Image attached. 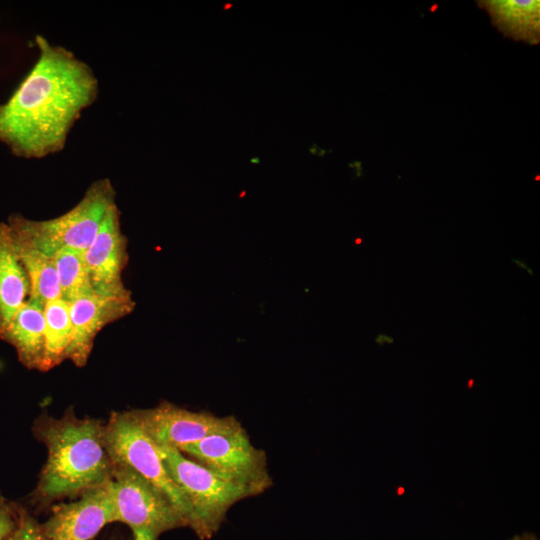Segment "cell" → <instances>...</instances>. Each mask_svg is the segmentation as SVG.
Wrapping results in <instances>:
<instances>
[{"label":"cell","instance_id":"1","mask_svg":"<svg viewBox=\"0 0 540 540\" xmlns=\"http://www.w3.org/2000/svg\"><path fill=\"white\" fill-rule=\"evenodd\" d=\"M39 56L12 96L0 105V141L18 157L60 152L81 113L97 98L91 67L70 50L37 35Z\"/></svg>","mask_w":540,"mask_h":540},{"label":"cell","instance_id":"2","mask_svg":"<svg viewBox=\"0 0 540 540\" xmlns=\"http://www.w3.org/2000/svg\"><path fill=\"white\" fill-rule=\"evenodd\" d=\"M35 435L48 449L38 494L60 499L106 485L114 463L107 450L105 426L91 419L66 414L61 419L42 417Z\"/></svg>","mask_w":540,"mask_h":540},{"label":"cell","instance_id":"3","mask_svg":"<svg viewBox=\"0 0 540 540\" xmlns=\"http://www.w3.org/2000/svg\"><path fill=\"white\" fill-rule=\"evenodd\" d=\"M116 191L109 179L94 181L81 200L67 212L52 219L32 220L12 214L10 228L42 252L53 256L61 249L84 252L94 240Z\"/></svg>","mask_w":540,"mask_h":540},{"label":"cell","instance_id":"4","mask_svg":"<svg viewBox=\"0 0 540 540\" xmlns=\"http://www.w3.org/2000/svg\"><path fill=\"white\" fill-rule=\"evenodd\" d=\"M158 448L170 477L190 508L189 528L202 540L211 538L221 527L228 510L240 500L250 497L249 492L186 458L176 448Z\"/></svg>","mask_w":540,"mask_h":540},{"label":"cell","instance_id":"5","mask_svg":"<svg viewBox=\"0 0 540 540\" xmlns=\"http://www.w3.org/2000/svg\"><path fill=\"white\" fill-rule=\"evenodd\" d=\"M108 488L116 521L128 525L135 540H157L166 531L187 527L173 503L127 465L114 463Z\"/></svg>","mask_w":540,"mask_h":540},{"label":"cell","instance_id":"6","mask_svg":"<svg viewBox=\"0 0 540 540\" xmlns=\"http://www.w3.org/2000/svg\"><path fill=\"white\" fill-rule=\"evenodd\" d=\"M105 441L113 463L124 464L161 491L190 525L188 503L170 477L157 444L131 412L113 413L105 426Z\"/></svg>","mask_w":540,"mask_h":540},{"label":"cell","instance_id":"7","mask_svg":"<svg viewBox=\"0 0 540 540\" xmlns=\"http://www.w3.org/2000/svg\"><path fill=\"white\" fill-rule=\"evenodd\" d=\"M179 450L217 475L243 487L250 496L261 494L272 485L265 452L251 443L243 427L207 436Z\"/></svg>","mask_w":540,"mask_h":540},{"label":"cell","instance_id":"8","mask_svg":"<svg viewBox=\"0 0 540 540\" xmlns=\"http://www.w3.org/2000/svg\"><path fill=\"white\" fill-rule=\"evenodd\" d=\"M133 413L158 446L178 450L207 436L229 433L242 427L233 416L219 417L210 413L192 412L167 402Z\"/></svg>","mask_w":540,"mask_h":540},{"label":"cell","instance_id":"9","mask_svg":"<svg viewBox=\"0 0 540 540\" xmlns=\"http://www.w3.org/2000/svg\"><path fill=\"white\" fill-rule=\"evenodd\" d=\"M91 285L96 294L123 296L131 294L124 284L127 265V239L116 203L110 206L90 246L83 252Z\"/></svg>","mask_w":540,"mask_h":540},{"label":"cell","instance_id":"10","mask_svg":"<svg viewBox=\"0 0 540 540\" xmlns=\"http://www.w3.org/2000/svg\"><path fill=\"white\" fill-rule=\"evenodd\" d=\"M108 483L83 492L77 501L54 506L41 524L45 539L91 540L105 525L116 521Z\"/></svg>","mask_w":540,"mask_h":540},{"label":"cell","instance_id":"11","mask_svg":"<svg viewBox=\"0 0 540 540\" xmlns=\"http://www.w3.org/2000/svg\"><path fill=\"white\" fill-rule=\"evenodd\" d=\"M69 304L72 341L67 359L77 367L86 365L97 334L105 326L130 314L135 306L132 293L123 296L92 294Z\"/></svg>","mask_w":540,"mask_h":540},{"label":"cell","instance_id":"12","mask_svg":"<svg viewBox=\"0 0 540 540\" xmlns=\"http://www.w3.org/2000/svg\"><path fill=\"white\" fill-rule=\"evenodd\" d=\"M43 307L27 301L0 327V339L11 345L28 369L42 371L45 355Z\"/></svg>","mask_w":540,"mask_h":540},{"label":"cell","instance_id":"13","mask_svg":"<svg viewBox=\"0 0 540 540\" xmlns=\"http://www.w3.org/2000/svg\"><path fill=\"white\" fill-rule=\"evenodd\" d=\"M30 284L7 222H0V327L28 301Z\"/></svg>","mask_w":540,"mask_h":540},{"label":"cell","instance_id":"14","mask_svg":"<svg viewBox=\"0 0 540 540\" xmlns=\"http://www.w3.org/2000/svg\"><path fill=\"white\" fill-rule=\"evenodd\" d=\"M8 224V223H7ZM16 252L26 271L29 284V301L44 305L62 298L53 256H50L13 231L8 225Z\"/></svg>","mask_w":540,"mask_h":540},{"label":"cell","instance_id":"15","mask_svg":"<svg viewBox=\"0 0 540 540\" xmlns=\"http://www.w3.org/2000/svg\"><path fill=\"white\" fill-rule=\"evenodd\" d=\"M493 24L506 36L528 43L539 42V1H481Z\"/></svg>","mask_w":540,"mask_h":540},{"label":"cell","instance_id":"16","mask_svg":"<svg viewBox=\"0 0 540 540\" xmlns=\"http://www.w3.org/2000/svg\"><path fill=\"white\" fill-rule=\"evenodd\" d=\"M45 355L42 371H48L67 359L72 341L70 304L62 298L44 305Z\"/></svg>","mask_w":540,"mask_h":540},{"label":"cell","instance_id":"17","mask_svg":"<svg viewBox=\"0 0 540 540\" xmlns=\"http://www.w3.org/2000/svg\"><path fill=\"white\" fill-rule=\"evenodd\" d=\"M61 297L71 303L96 294L89 278L82 251L61 249L53 255Z\"/></svg>","mask_w":540,"mask_h":540},{"label":"cell","instance_id":"18","mask_svg":"<svg viewBox=\"0 0 540 540\" xmlns=\"http://www.w3.org/2000/svg\"><path fill=\"white\" fill-rule=\"evenodd\" d=\"M14 525L4 540H46L39 524L29 512L13 503Z\"/></svg>","mask_w":540,"mask_h":540},{"label":"cell","instance_id":"19","mask_svg":"<svg viewBox=\"0 0 540 540\" xmlns=\"http://www.w3.org/2000/svg\"><path fill=\"white\" fill-rule=\"evenodd\" d=\"M14 525L13 503H9L4 497L0 496V540L5 536Z\"/></svg>","mask_w":540,"mask_h":540},{"label":"cell","instance_id":"20","mask_svg":"<svg viewBox=\"0 0 540 540\" xmlns=\"http://www.w3.org/2000/svg\"><path fill=\"white\" fill-rule=\"evenodd\" d=\"M510 540H538V538L532 533H524L522 535H517Z\"/></svg>","mask_w":540,"mask_h":540},{"label":"cell","instance_id":"21","mask_svg":"<svg viewBox=\"0 0 540 540\" xmlns=\"http://www.w3.org/2000/svg\"><path fill=\"white\" fill-rule=\"evenodd\" d=\"M513 262H514L515 264H517L519 267L524 268L527 272L529 271V274H530L531 276L533 275V272H532L531 268L527 267L526 264H525V262L519 261V260H513Z\"/></svg>","mask_w":540,"mask_h":540},{"label":"cell","instance_id":"22","mask_svg":"<svg viewBox=\"0 0 540 540\" xmlns=\"http://www.w3.org/2000/svg\"><path fill=\"white\" fill-rule=\"evenodd\" d=\"M250 161H251L252 163L258 164L259 161H260V159H259L258 157H253V158L250 159Z\"/></svg>","mask_w":540,"mask_h":540},{"label":"cell","instance_id":"23","mask_svg":"<svg viewBox=\"0 0 540 540\" xmlns=\"http://www.w3.org/2000/svg\"><path fill=\"white\" fill-rule=\"evenodd\" d=\"M232 7V4L231 3H226V5H224V9H228V8H231Z\"/></svg>","mask_w":540,"mask_h":540},{"label":"cell","instance_id":"24","mask_svg":"<svg viewBox=\"0 0 540 540\" xmlns=\"http://www.w3.org/2000/svg\"><path fill=\"white\" fill-rule=\"evenodd\" d=\"M356 243H361V239H358V240L356 241Z\"/></svg>","mask_w":540,"mask_h":540}]
</instances>
